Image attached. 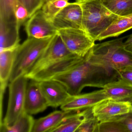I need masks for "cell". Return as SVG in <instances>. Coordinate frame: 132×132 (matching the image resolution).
<instances>
[{
	"mask_svg": "<svg viewBox=\"0 0 132 132\" xmlns=\"http://www.w3.org/2000/svg\"><path fill=\"white\" fill-rule=\"evenodd\" d=\"M91 49L74 68L52 79L61 83L71 95L80 94L86 87L103 88L117 80V71L96 62Z\"/></svg>",
	"mask_w": 132,
	"mask_h": 132,
	"instance_id": "obj_1",
	"label": "cell"
},
{
	"mask_svg": "<svg viewBox=\"0 0 132 132\" xmlns=\"http://www.w3.org/2000/svg\"><path fill=\"white\" fill-rule=\"evenodd\" d=\"M82 11L84 30L95 42L99 35L120 17L110 11L102 0H76Z\"/></svg>",
	"mask_w": 132,
	"mask_h": 132,
	"instance_id": "obj_2",
	"label": "cell"
},
{
	"mask_svg": "<svg viewBox=\"0 0 132 132\" xmlns=\"http://www.w3.org/2000/svg\"><path fill=\"white\" fill-rule=\"evenodd\" d=\"M54 36L44 38L28 37L17 48L10 82L29 72L47 48Z\"/></svg>",
	"mask_w": 132,
	"mask_h": 132,
	"instance_id": "obj_3",
	"label": "cell"
},
{
	"mask_svg": "<svg viewBox=\"0 0 132 132\" xmlns=\"http://www.w3.org/2000/svg\"><path fill=\"white\" fill-rule=\"evenodd\" d=\"M124 38L98 44L91 48L92 56L100 64L117 71L132 65V55L124 48Z\"/></svg>",
	"mask_w": 132,
	"mask_h": 132,
	"instance_id": "obj_4",
	"label": "cell"
},
{
	"mask_svg": "<svg viewBox=\"0 0 132 132\" xmlns=\"http://www.w3.org/2000/svg\"><path fill=\"white\" fill-rule=\"evenodd\" d=\"M29 79L23 76L10 82L7 110L3 124L11 126L24 112L25 95Z\"/></svg>",
	"mask_w": 132,
	"mask_h": 132,
	"instance_id": "obj_5",
	"label": "cell"
},
{
	"mask_svg": "<svg viewBox=\"0 0 132 132\" xmlns=\"http://www.w3.org/2000/svg\"><path fill=\"white\" fill-rule=\"evenodd\" d=\"M58 34L69 51L79 57L85 56L95 44L83 29H61L59 30Z\"/></svg>",
	"mask_w": 132,
	"mask_h": 132,
	"instance_id": "obj_6",
	"label": "cell"
},
{
	"mask_svg": "<svg viewBox=\"0 0 132 132\" xmlns=\"http://www.w3.org/2000/svg\"><path fill=\"white\" fill-rule=\"evenodd\" d=\"M72 54L65 45L58 33L54 36L51 44L40 56L30 71L25 76L30 79L42 69L56 61Z\"/></svg>",
	"mask_w": 132,
	"mask_h": 132,
	"instance_id": "obj_7",
	"label": "cell"
},
{
	"mask_svg": "<svg viewBox=\"0 0 132 132\" xmlns=\"http://www.w3.org/2000/svg\"><path fill=\"white\" fill-rule=\"evenodd\" d=\"M81 8L77 3H70L62 10L52 20L54 27L61 29H83Z\"/></svg>",
	"mask_w": 132,
	"mask_h": 132,
	"instance_id": "obj_8",
	"label": "cell"
},
{
	"mask_svg": "<svg viewBox=\"0 0 132 132\" xmlns=\"http://www.w3.org/2000/svg\"><path fill=\"white\" fill-rule=\"evenodd\" d=\"M109 99L104 89L71 95L60 107L64 111H81L92 108L97 103Z\"/></svg>",
	"mask_w": 132,
	"mask_h": 132,
	"instance_id": "obj_9",
	"label": "cell"
},
{
	"mask_svg": "<svg viewBox=\"0 0 132 132\" xmlns=\"http://www.w3.org/2000/svg\"><path fill=\"white\" fill-rule=\"evenodd\" d=\"M25 31L28 37L36 38L52 37L58 33V30L45 17L41 9L28 20L25 24Z\"/></svg>",
	"mask_w": 132,
	"mask_h": 132,
	"instance_id": "obj_10",
	"label": "cell"
},
{
	"mask_svg": "<svg viewBox=\"0 0 132 132\" xmlns=\"http://www.w3.org/2000/svg\"><path fill=\"white\" fill-rule=\"evenodd\" d=\"M83 57L72 54L62 58L42 69L29 79L40 81L52 79L74 68L81 61Z\"/></svg>",
	"mask_w": 132,
	"mask_h": 132,
	"instance_id": "obj_11",
	"label": "cell"
},
{
	"mask_svg": "<svg viewBox=\"0 0 132 132\" xmlns=\"http://www.w3.org/2000/svg\"><path fill=\"white\" fill-rule=\"evenodd\" d=\"M38 82L48 106H61L71 96L65 87L57 81L51 79Z\"/></svg>",
	"mask_w": 132,
	"mask_h": 132,
	"instance_id": "obj_12",
	"label": "cell"
},
{
	"mask_svg": "<svg viewBox=\"0 0 132 132\" xmlns=\"http://www.w3.org/2000/svg\"><path fill=\"white\" fill-rule=\"evenodd\" d=\"M131 105L129 103L107 99L94 106L92 111L100 122L128 112Z\"/></svg>",
	"mask_w": 132,
	"mask_h": 132,
	"instance_id": "obj_13",
	"label": "cell"
},
{
	"mask_svg": "<svg viewBox=\"0 0 132 132\" xmlns=\"http://www.w3.org/2000/svg\"><path fill=\"white\" fill-rule=\"evenodd\" d=\"M48 107L40 89L39 82L30 79L26 89L24 111L32 115L45 111Z\"/></svg>",
	"mask_w": 132,
	"mask_h": 132,
	"instance_id": "obj_14",
	"label": "cell"
},
{
	"mask_svg": "<svg viewBox=\"0 0 132 132\" xmlns=\"http://www.w3.org/2000/svg\"><path fill=\"white\" fill-rule=\"evenodd\" d=\"M20 28L17 22L0 20V52L16 49L20 45Z\"/></svg>",
	"mask_w": 132,
	"mask_h": 132,
	"instance_id": "obj_15",
	"label": "cell"
},
{
	"mask_svg": "<svg viewBox=\"0 0 132 132\" xmlns=\"http://www.w3.org/2000/svg\"><path fill=\"white\" fill-rule=\"evenodd\" d=\"M17 48L13 50H7L0 52V98L1 113H2V103L4 94L8 82L10 81Z\"/></svg>",
	"mask_w": 132,
	"mask_h": 132,
	"instance_id": "obj_16",
	"label": "cell"
},
{
	"mask_svg": "<svg viewBox=\"0 0 132 132\" xmlns=\"http://www.w3.org/2000/svg\"><path fill=\"white\" fill-rule=\"evenodd\" d=\"M98 132H132V105L128 112L100 122Z\"/></svg>",
	"mask_w": 132,
	"mask_h": 132,
	"instance_id": "obj_17",
	"label": "cell"
},
{
	"mask_svg": "<svg viewBox=\"0 0 132 132\" xmlns=\"http://www.w3.org/2000/svg\"><path fill=\"white\" fill-rule=\"evenodd\" d=\"M109 99L132 105V86L122 80L110 82L103 88Z\"/></svg>",
	"mask_w": 132,
	"mask_h": 132,
	"instance_id": "obj_18",
	"label": "cell"
},
{
	"mask_svg": "<svg viewBox=\"0 0 132 132\" xmlns=\"http://www.w3.org/2000/svg\"><path fill=\"white\" fill-rule=\"evenodd\" d=\"M77 112L78 111H64L62 110L54 111L46 116L35 120L31 132H51L66 117Z\"/></svg>",
	"mask_w": 132,
	"mask_h": 132,
	"instance_id": "obj_19",
	"label": "cell"
},
{
	"mask_svg": "<svg viewBox=\"0 0 132 132\" xmlns=\"http://www.w3.org/2000/svg\"><path fill=\"white\" fill-rule=\"evenodd\" d=\"M132 28V15L120 17L99 35L97 40L101 41L108 38L118 37Z\"/></svg>",
	"mask_w": 132,
	"mask_h": 132,
	"instance_id": "obj_20",
	"label": "cell"
},
{
	"mask_svg": "<svg viewBox=\"0 0 132 132\" xmlns=\"http://www.w3.org/2000/svg\"><path fill=\"white\" fill-rule=\"evenodd\" d=\"M85 110L75 112L67 116L51 132H76L84 120Z\"/></svg>",
	"mask_w": 132,
	"mask_h": 132,
	"instance_id": "obj_21",
	"label": "cell"
},
{
	"mask_svg": "<svg viewBox=\"0 0 132 132\" xmlns=\"http://www.w3.org/2000/svg\"><path fill=\"white\" fill-rule=\"evenodd\" d=\"M35 120L32 115L24 112L11 126L1 124L0 132H31Z\"/></svg>",
	"mask_w": 132,
	"mask_h": 132,
	"instance_id": "obj_22",
	"label": "cell"
},
{
	"mask_svg": "<svg viewBox=\"0 0 132 132\" xmlns=\"http://www.w3.org/2000/svg\"><path fill=\"white\" fill-rule=\"evenodd\" d=\"M102 1L110 11L119 16L132 15V0H102Z\"/></svg>",
	"mask_w": 132,
	"mask_h": 132,
	"instance_id": "obj_23",
	"label": "cell"
},
{
	"mask_svg": "<svg viewBox=\"0 0 132 132\" xmlns=\"http://www.w3.org/2000/svg\"><path fill=\"white\" fill-rule=\"evenodd\" d=\"M69 0H51L44 4L41 8L45 16L52 21L53 18L70 3Z\"/></svg>",
	"mask_w": 132,
	"mask_h": 132,
	"instance_id": "obj_24",
	"label": "cell"
},
{
	"mask_svg": "<svg viewBox=\"0 0 132 132\" xmlns=\"http://www.w3.org/2000/svg\"><path fill=\"white\" fill-rule=\"evenodd\" d=\"M18 3V0H0V20L17 22L15 11Z\"/></svg>",
	"mask_w": 132,
	"mask_h": 132,
	"instance_id": "obj_25",
	"label": "cell"
},
{
	"mask_svg": "<svg viewBox=\"0 0 132 132\" xmlns=\"http://www.w3.org/2000/svg\"><path fill=\"white\" fill-rule=\"evenodd\" d=\"M92 108L85 110L84 120L76 132H98L100 122L94 116Z\"/></svg>",
	"mask_w": 132,
	"mask_h": 132,
	"instance_id": "obj_26",
	"label": "cell"
},
{
	"mask_svg": "<svg viewBox=\"0 0 132 132\" xmlns=\"http://www.w3.org/2000/svg\"><path fill=\"white\" fill-rule=\"evenodd\" d=\"M18 1L27 10L29 18L41 9L45 3L44 0H18Z\"/></svg>",
	"mask_w": 132,
	"mask_h": 132,
	"instance_id": "obj_27",
	"label": "cell"
},
{
	"mask_svg": "<svg viewBox=\"0 0 132 132\" xmlns=\"http://www.w3.org/2000/svg\"><path fill=\"white\" fill-rule=\"evenodd\" d=\"M15 15L20 28L29 18V13L27 10L19 2L15 9Z\"/></svg>",
	"mask_w": 132,
	"mask_h": 132,
	"instance_id": "obj_28",
	"label": "cell"
},
{
	"mask_svg": "<svg viewBox=\"0 0 132 132\" xmlns=\"http://www.w3.org/2000/svg\"><path fill=\"white\" fill-rule=\"evenodd\" d=\"M117 79L122 80L132 86V65H129L117 71Z\"/></svg>",
	"mask_w": 132,
	"mask_h": 132,
	"instance_id": "obj_29",
	"label": "cell"
},
{
	"mask_svg": "<svg viewBox=\"0 0 132 132\" xmlns=\"http://www.w3.org/2000/svg\"><path fill=\"white\" fill-rule=\"evenodd\" d=\"M124 47L125 49L132 55V34L124 42Z\"/></svg>",
	"mask_w": 132,
	"mask_h": 132,
	"instance_id": "obj_30",
	"label": "cell"
},
{
	"mask_svg": "<svg viewBox=\"0 0 132 132\" xmlns=\"http://www.w3.org/2000/svg\"><path fill=\"white\" fill-rule=\"evenodd\" d=\"M51 1V0H44L45 3H46V2H48V1Z\"/></svg>",
	"mask_w": 132,
	"mask_h": 132,
	"instance_id": "obj_31",
	"label": "cell"
}]
</instances>
